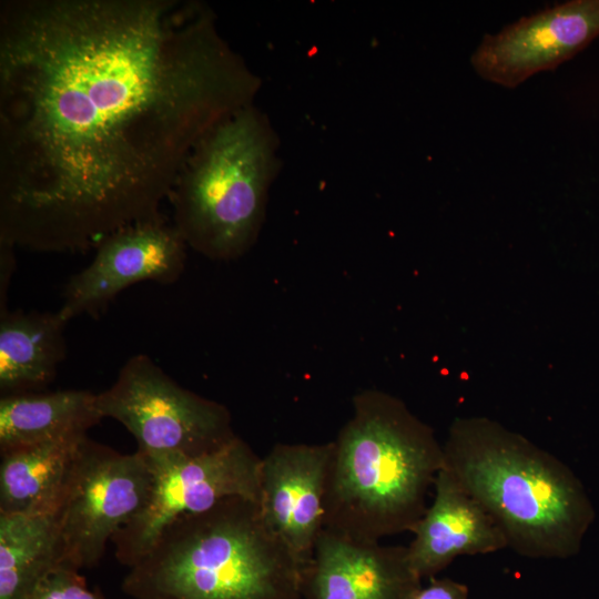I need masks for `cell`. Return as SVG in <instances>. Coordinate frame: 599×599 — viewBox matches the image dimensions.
Listing matches in <instances>:
<instances>
[{
	"mask_svg": "<svg viewBox=\"0 0 599 599\" xmlns=\"http://www.w3.org/2000/svg\"><path fill=\"white\" fill-rule=\"evenodd\" d=\"M261 78L193 0L0 2V241L87 251L162 215Z\"/></svg>",
	"mask_w": 599,
	"mask_h": 599,
	"instance_id": "1",
	"label": "cell"
},
{
	"mask_svg": "<svg viewBox=\"0 0 599 599\" xmlns=\"http://www.w3.org/2000/svg\"><path fill=\"white\" fill-rule=\"evenodd\" d=\"M331 444L324 528L365 541L412 531L444 465L432 428L396 397L367 389Z\"/></svg>",
	"mask_w": 599,
	"mask_h": 599,
	"instance_id": "2",
	"label": "cell"
},
{
	"mask_svg": "<svg viewBox=\"0 0 599 599\" xmlns=\"http://www.w3.org/2000/svg\"><path fill=\"white\" fill-rule=\"evenodd\" d=\"M443 450V467L490 515L508 548L531 559L579 551L595 509L559 458L486 418L455 420Z\"/></svg>",
	"mask_w": 599,
	"mask_h": 599,
	"instance_id": "3",
	"label": "cell"
},
{
	"mask_svg": "<svg viewBox=\"0 0 599 599\" xmlns=\"http://www.w3.org/2000/svg\"><path fill=\"white\" fill-rule=\"evenodd\" d=\"M305 571L256 501L229 497L167 525L121 588L132 599H302Z\"/></svg>",
	"mask_w": 599,
	"mask_h": 599,
	"instance_id": "4",
	"label": "cell"
},
{
	"mask_svg": "<svg viewBox=\"0 0 599 599\" xmlns=\"http://www.w3.org/2000/svg\"><path fill=\"white\" fill-rule=\"evenodd\" d=\"M280 139L251 104L212 128L184 160L169 201L187 247L220 261L244 255L263 226L280 171Z\"/></svg>",
	"mask_w": 599,
	"mask_h": 599,
	"instance_id": "5",
	"label": "cell"
},
{
	"mask_svg": "<svg viewBox=\"0 0 599 599\" xmlns=\"http://www.w3.org/2000/svg\"><path fill=\"white\" fill-rule=\"evenodd\" d=\"M98 408L131 433L150 463L211 454L237 437L226 406L182 387L146 354L124 363L98 394Z\"/></svg>",
	"mask_w": 599,
	"mask_h": 599,
	"instance_id": "6",
	"label": "cell"
},
{
	"mask_svg": "<svg viewBox=\"0 0 599 599\" xmlns=\"http://www.w3.org/2000/svg\"><path fill=\"white\" fill-rule=\"evenodd\" d=\"M153 481V469L139 451L121 454L83 438L52 514L64 566L95 567L108 541L145 507Z\"/></svg>",
	"mask_w": 599,
	"mask_h": 599,
	"instance_id": "7",
	"label": "cell"
},
{
	"mask_svg": "<svg viewBox=\"0 0 599 599\" xmlns=\"http://www.w3.org/2000/svg\"><path fill=\"white\" fill-rule=\"evenodd\" d=\"M261 459L238 436L222 449L193 458L150 463L154 481L140 514L112 538L115 558L133 566L174 520L210 509L229 497L258 504Z\"/></svg>",
	"mask_w": 599,
	"mask_h": 599,
	"instance_id": "8",
	"label": "cell"
},
{
	"mask_svg": "<svg viewBox=\"0 0 599 599\" xmlns=\"http://www.w3.org/2000/svg\"><path fill=\"white\" fill-rule=\"evenodd\" d=\"M187 245L163 214L121 227L95 247L92 261L67 282L59 314L95 317L128 287L173 284L184 272Z\"/></svg>",
	"mask_w": 599,
	"mask_h": 599,
	"instance_id": "9",
	"label": "cell"
},
{
	"mask_svg": "<svg viewBox=\"0 0 599 599\" xmlns=\"http://www.w3.org/2000/svg\"><path fill=\"white\" fill-rule=\"evenodd\" d=\"M599 35V0H571L520 18L486 34L470 57L484 80L516 88L550 71Z\"/></svg>",
	"mask_w": 599,
	"mask_h": 599,
	"instance_id": "10",
	"label": "cell"
},
{
	"mask_svg": "<svg viewBox=\"0 0 599 599\" xmlns=\"http://www.w3.org/2000/svg\"><path fill=\"white\" fill-rule=\"evenodd\" d=\"M332 444H276L261 459V516L307 569L324 528Z\"/></svg>",
	"mask_w": 599,
	"mask_h": 599,
	"instance_id": "11",
	"label": "cell"
},
{
	"mask_svg": "<svg viewBox=\"0 0 599 599\" xmlns=\"http://www.w3.org/2000/svg\"><path fill=\"white\" fill-rule=\"evenodd\" d=\"M422 585L407 546L356 540L323 528L305 571V599H406Z\"/></svg>",
	"mask_w": 599,
	"mask_h": 599,
	"instance_id": "12",
	"label": "cell"
},
{
	"mask_svg": "<svg viewBox=\"0 0 599 599\" xmlns=\"http://www.w3.org/2000/svg\"><path fill=\"white\" fill-rule=\"evenodd\" d=\"M434 499L412 529L408 560L420 578H433L459 556L486 555L508 548L490 515L441 467Z\"/></svg>",
	"mask_w": 599,
	"mask_h": 599,
	"instance_id": "13",
	"label": "cell"
},
{
	"mask_svg": "<svg viewBox=\"0 0 599 599\" xmlns=\"http://www.w3.org/2000/svg\"><path fill=\"white\" fill-rule=\"evenodd\" d=\"M59 312L0 311L1 396L44 390L67 354Z\"/></svg>",
	"mask_w": 599,
	"mask_h": 599,
	"instance_id": "14",
	"label": "cell"
},
{
	"mask_svg": "<svg viewBox=\"0 0 599 599\" xmlns=\"http://www.w3.org/2000/svg\"><path fill=\"white\" fill-rule=\"evenodd\" d=\"M87 436L0 453V514L52 515L62 498L79 445Z\"/></svg>",
	"mask_w": 599,
	"mask_h": 599,
	"instance_id": "15",
	"label": "cell"
},
{
	"mask_svg": "<svg viewBox=\"0 0 599 599\" xmlns=\"http://www.w3.org/2000/svg\"><path fill=\"white\" fill-rule=\"evenodd\" d=\"M101 419L98 394L84 389L1 396L0 453L87 435Z\"/></svg>",
	"mask_w": 599,
	"mask_h": 599,
	"instance_id": "16",
	"label": "cell"
},
{
	"mask_svg": "<svg viewBox=\"0 0 599 599\" xmlns=\"http://www.w3.org/2000/svg\"><path fill=\"white\" fill-rule=\"evenodd\" d=\"M65 567L53 515L0 514V599H28Z\"/></svg>",
	"mask_w": 599,
	"mask_h": 599,
	"instance_id": "17",
	"label": "cell"
},
{
	"mask_svg": "<svg viewBox=\"0 0 599 599\" xmlns=\"http://www.w3.org/2000/svg\"><path fill=\"white\" fill-rule=\"evenodd\" d=\"M28 599H104V597L88 588L85 578L79 570L59 567L37 586Z\"/></svg>",
	"mask_w": 599,
	"mask_h": 599,
	"instance_id": "18",
	"label": "cell"
},
{
	"mask_svg": "<svg viewBox=\"0 0 599 599\" xmlns=\"http://www.w3.org/2000/svg\"><path fill=\"white\" fill-rule=\"evenodd\" d=\"M426 586L420 585L406 599H468L466 585L449 578H429Z\"/></svg>",
	"mask_w": 599,
	"mask_h": 599,
	"instance_id": "19",
	"label": "cell"
},
{
	"mask_svg": "<svg viewBox=\"0 0 599 599\" xmlns=\"http://www.w3.org/2000/svg\"><path fill=\"white\" fill-rule=\"evenodd\" d=\"M14 248L11 243L0 241V311L8 308V291L16 266Z\"/></svg>",
	"mask_w": 599,
	"mask_h": 599,
	"instance_id": "20",
	"label": "cell"
}]
</instances>
